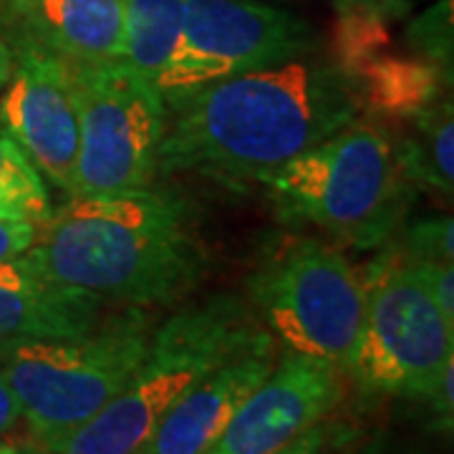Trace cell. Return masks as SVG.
<instances>
[{
  "mask_svg": "<svg viewBox=\"0 0 454 454\" xmlns=\"http://www.w3.org/2000/svg\"><path fill=\"white\" fill-rule=\"evenodd\" d=\"M11 71H13V49H11V38H8V28H5L3 8H0V91L11 79Z\"/></svg>",
  "mask_w": 454,
  "mask_h": 454,
  "instance_id": "4316f807",
  "label": "cell"
},
{
  "mask_svg": "<svg viewBox=\"0 0 454 454\" xmlns=\"http://www.w3.org/2000/svg\"><path fill=\"white\" fill-rule=\"evenodd\" d=\"M71 66L82 121L76 197L154 187L169 114L160 89L124 61Z\"/></svg>",
  "mask_w": 454,
  "mask_h": 454,
  "instance_id": "ba28073f",
  "label": "cell"
},
{
  "mask_svg": "<svg viewBox=\"0 0 454 454\" xmlns=\"http://www.w3.org/2000/svg\"><path fill=\"white\" fill-rule=\"evenodd\" d=\"M406 260L454 262V223L450 215L427 217L409 227L399 245Z\"/></svg>",
  "mask_w": 454,
  "mask_h": 454,
  "instance_id": "d6986e66",
  "label": "cell"
},
{
  "mask_svg": "<svg viewBox=\"0 0 454 454\" xmlns=\"http://www.w3.org/2000/svg\"><path fill=\"white\" fill-rule=\"evenodd\" d=\"M265 333L245 303L212 295L172 313L127 387L56 454H139L187 391Z\"/></svg>",
  "mask_w": 454,
  "mask_h": 454,
  "instance_id": "5b68a950",
  "label": "cell"
},
{
  "mask_svg": "<svg viewBox=\"0 0 454 454\" xmlns=\"http://www.w3.org/2000/svg\"><path fill=\"white\" fill-rule=\"evenodd\" d=\"M340 369L331 361L286 354L238 409L207 454H276L339 404Z\"/></svg>",
  "mask_w": 454,
  "mask_h": 454,
  "instance_id": "8fae6325",
  "label": "cell"
},
{
  "mask_svg": "<svg viewBox=\"0 0 454 454\" xmlns=\"http://www.w3.org/2000/svg\"><path fill=\"white\" fill-rule=\"evenodd\" d=\"M339 16H358V18H379L387 20L404 16L406 0H336Z\"/></svg>",
  "mask_w": 454,
  "mask_h": 454,
  "instance_id": "cb8c5ba5",
  "label": "cell"
},
{
  "mask_svg": "<svg viewBox=\"0 0 454 454\" xmlns=\"http://www.w3.org/2000/svg\"><path fill=\"white\" fill-rule=\"evenodd\" d=\"M11 49L13 71L0 91V124L51 184L76 197L82 121L74 66L23 41H11Z\"/></svg>",
  "mask_w": 454,
  "mask_h": 454,
  "instance_id": "30bf717a",
  "label": "cell"
},
{
  "mask_svg": "<svg viewBox=\"0 0 454 454\" xmlns=\"http://www.w3.org/2000/svg\"><path fill=\"white\" fill-rule=\"evenodd\" d=\"M427 402L432 406L437 427L442 432H452V417H454V364H450L444 373L439 376V381L427 394Z\"/></svg>",
  "mask_w": 454,
  "mask_h": 454,
  "instance_id": "603a6c76",
  "label": "cell"
},
{
  "mask_svg": "<svg viewBox=\"0 0 454 454\" xmlns=\"http://www.w3.org/2000/svg\"><path fill=\"white\" fill-rule=\"evenodd\" d=\"M11 41L56 53L66 61H121V0H0Z\"/></svg>",
  "mask_w": 454,
  "mask_h": 454,
  "instance_id": "4fadbf2b",
  "label": "cell"
},
{
  "mask_svg": "<svg viewBox=\"0 0 454 454\" xmlns=\"http://www.w3.org/2000/svg\"><path fill=\"white\" fill-rule=\"evenodd\" d=\"M247 291L286 354L324 358L346 372L364 318V278L339 247L310 235H273Z\"/></svg>",
  "mask_w": 454,
  "mask_h": 454,
  "instance_id": "8992f818",
  "label": "cell"
},
{
  "mask_svg": "<svg viewBox=\"0 0 454 454\" xmlns=\"http://www.w3.org/2000/svg\"><path fill=\"white\" fill-rule=\"evenodd\" d=\"M23 258L59 286L127 309L169 306L207 270L192 205L154 187L68 197Z\"/></svg>",
  "mask_w": 454,
  "mask_h": 454,
  "instance_id": "7a4b0ae2",
  "label": "cell"
},
{
  "mask_svg": "<svg viewBox=\"0 0 454 454\" xmlns=\"http://www.w3.org/2000/svg\"><path fill=\"white\" fill-rule=\"evenodd\" d=\"M364 454H387V452H379V450H369V452H364Z\"/></svg>",
  "mask_w": 454,
  "mask_h": 454,
  "instance_id": "f546056e",
  "label": "cell"
},
{
  "mask_svg": "<svg viewBox=\"0 0 454 454\" xmlns=\"http://www.w3.org/2000/svg\"><path fill=\"white\" fill-rule=\"evenodd\" d=\"M450 0L439 3L437 8L414 26L411 38L414 46L422 51L424 59L434 61V64L450 68L452 59V20H450Z\"/></svg>",
  "mask_w": 454,
  "mask_h": 454,
  "instance_id": "ffe728a7",
  "label": "cell"
},
{
  "mask_svg": "<svg viewBox=\"0 0 454 454\" xmlns=\"http://www.w3.org/2000/svg\"><path fill=\"white\" fill-rule=\"evenodd\" d=\"M361 278L366 303L346 372L366 394L427 399L454 364V324L399 247L381 250Z\"/></svg>",
  "mask_w": 454,
  "mask_h": 454,
  "instance_id": "52a82bcc",
  "label": "cell"
},
{
  "mask_svg": "<svg viewBox=\"0 0 454 454\" xmlns=\"http://www.w3.org/2000/svg\"><path fill=\"white\" fill-rule=\"evenodd\" d=\"M409 129L391 134L399 169L414 187L452 195L454 177V119L452 101L439 98L419 114L409 116Z\"/></svg>",
  "mask_w": 454,
  "mask_h": 454,
  "instance_id": "2e32d148",
  "label": "cell"
},
{
  "mask_svg": "<svg viewBox=\"0 0 454 454\" xmlns=\"http://www.w3.org/2000/svg\"><path fill=\"white\" fill-rule=\"evenodd\" d=\"M20 422V406H18L13 391L8 389L5 379L0 376V437L13 432Z\"/></svg>",
  "mask_w": 454,
  "mask_h": 454,
  "instance_id": "484cf974",
  "label": "cell"
},
{
  "mask_svg": "<svg viewBox=\"0 0 454 454\" xmlns=\"http://www.w3.org/2000/svg\"><path fill=\"white\" fill-rule=\"evenodd\" d=\"M406 262L414 268V273L434 298L444 318L454 324V262H434V260H406Z\"/></svg>",
  "mask_w": 454,
  "mask_h": 454,
  "instance_id": "44dd1931",
  "label": "cell"
},
{
  "mask_svg": "<svg viewBox=\"0 0 454 454\" xmlns=\"http://www.w3.org/2000/svg\"><path fill=\"white\" fill-rule=\"evenodd\" d=\"M124 51L121 61L157 86L169 64L184 20V0H121Z\"/></svg>",
  "mask_w": 454,
  "mask_h": 454,
  "instance_id": "e0dca14e",
  "label": "cell"
},
{
  "mask_svg": "<svg viewBox=\"0 0 454 454\" xmlns=\"http://www.w3.org/2000/svg\"><path fill=\"white\" fill-rule=\"evenodd\" d=\"M152 333L146 309H127L76 339L0 340V376L31 447L56 454L91 422L139 369Z\"/></svg>",
  "mask_w": 454,
  "mask_h": 454,
  "instance_id": "277c9868",
  "label": "cell"
},
{
  "mask_svg": "<svg viewBox=\"0 0 454 454\" xmlns=\"http://www.w3.org/2000/svg\"><path fill=\"white\" fill-rule=\"evenodd\" d=\"M51 215L53 202L46 179L8 134H0V220L41 225Z\"/></svg>",
  "mask_w": 454,
  "mask_h": 454,
  "instance_id": "ac0fdd59",
  "label": "cell"
},
{
  "mask_svg": "<svg viewBox=\"0 0 454 454\" xmlns=\"http://www.w3.org/2000/svg\"><path fill=\"white\" fill-rule=\"evenodd\" d=\"M104 321V301L41 276L26 258L0 262V340L76 339Z\"/></svg>",
  "mask_w": 454,
  "mask_h": 454,
  "instance_id": "5bb4252c",
  "label": "cell"
},
{
  "mask_svg": "<svg viewBox=\"0 0 454 454\" xmlns=\"http://www.w3.org/2000/svg\"><path fill=\"white\" fill-rule=\"evenodd\" d=\"M358 109L404 121L437 104L450 83V68L424 56H373L348 76Z\"/></svg>",
  "mask_w": 454,
  "mask_h": 454,
  "instance_id": "9a60e30c",
  "label": "cell"
},
{
  "mask_svg": "<svg viewBox=\"0 0 454 454\" xmlns=\"http://www.w3.org/2000/svg\"><path fill=\"white\" fill-rule=\"evenodd\" d=\"M255 184L280 223L318 227L356 250L389 243L414 200V184L399 169L391 134L364 119H354Z\"/></svg>",
  "mask_w": 454,
  "mask_h": 454,
  "instance_id": "3957f363",
  "label": "cell"
},
{
  "mask_svg": "<svg viewBox=\"0 0 454 454\" xmlns=\"http://www.w3.org/2000/svg\"><path fill=\"white\" fill-rule=\"evenodd\" d=\"M325 427L321 422L313 424L310 429H306L303 434L293 439L291 444H286L283 450H278L276 454H321L325 444Z\"/></svg>",
  "mask_w": 454,
  "mask_h": 454,
  "instance_id": "d4e9b609",
  "label": "cell"
},
{
  "mask_svg": "<svg viewBox=\"0 0 454 454\" xmlns=\"http://www.w3.org/2000/svg\"><path fill=\"white\" fill-rule=\"evenodd\" d=\"M35 223L26 220H0V262L23 258L35 240Z\"/></svg>",
  "mask_w": 454,
  "mask_h": 454,
  "instance_id": "7402d4cb",
  "label": "cell"
},
{
  "mask_svg": "<svg viewBox=\"0 0 454 454\" xmlns=\"http://www.w3.org/2000/svg\"><path fill=\"white\" fill-rule=\"evenodd\" d=\"M167 112L160 175L240 187L348 127L361 109L336 66L295 59L210 83Z\"/></svg>",
  "mask_w": 454,
  "mask_h": 454,
  "instance_id": "6da1fadb",
  "label": "cell"
},
{
  "mask_svg": "<svg viewBox=\"0 0 454 454\" xmlns=\"http://www.w3.org/2000/svg\"><path fill=\"white\" fill-rule=\"evenodd\" d=\"M18 454H49V452H41V450H35V447H20Z\"/></svg>",
  "mask_w": 454,
  "mask_h": 454,
  "instance_id": "f1b7e54d",
  "label": "cell"
},
{
  "mask_svg": "<svg viewBox=\"0 0 454 454\" xmlns=\"http://www.w3.org/2000/svg\"><path fill=\"white\" fill-rule=\"evenodd\" d=\"M276 366V340L265 331L187 391L164 417L139 454H207Z\"/></svg>",
  "mask_w": 454,
  "mask_h": 454,
  "instance_id": "7c38bea8",
  "label": "cell"
},
{
  "mask_svg": "<svg viewBox=\"0 0 454 454\" xmlns=\"http://www.w3.org/2000/svg\"><path fill=\"white\" fill-rule=\"evenodd\" d=\"M316 49L303 18L260 0H184L175 53L157 79L167 109L210 83L288 64Z\"/></svg>",
  "mask_w": 454,
  "mask_h": 454,
  "instance_id": "9c48e42d",
  "label": "cell"
},
{
  "mask_svg": "<svg viewBox=\"0 0 454 454\" xmlns=\"http://www.w3.org/2000/svg\"><path fill=\"white\" fill-rule=\"evenodd\" d=\"M18 450L16 442H0V454H18Z\"/></svg>",
  "mask_w": 454,
  "mask_h": 454,
  "instance_id": "83f0119b",
  "label": "cell"
}]
</instances>
